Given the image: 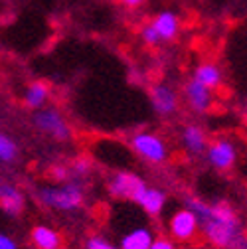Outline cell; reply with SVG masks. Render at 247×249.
I'll return each mask as SVG.
<instances>
[{
    "mask_svg": "<svg viewBox=\"0 0 247 249\" xmlns=\"http://www.w3.org/2000/svg\"><path fill=\"white\" fill-rule=\"evenodd\" d=\"M150 103H152V109L162 117L174 115L178 111V105H180L178 91H174L166 83H157L150 89Z\"/></svg>",
    "mask_w": 247,
    "mask_h": 249,
    "instance_id": "obj_8",
    "label": "cell"
},
{
    "mask_svg": "<svg viewBox=\"0 0 247 249\" xmlns=\"http://www.w3.org/2000/svg\"><path fill=\"white\" fill-rule=\"evenodd\" d=\"M30 241L36 249H61V243H64L59 231L46 224H38L30 230Z\"/></svg>",
    "mask_w": 247,
    "mask_h": 249,
    "instance_id": "obj_13",
    "label": "cell"
},
{
    "mask_svg": "<svg viewBox=\"0 0 247 249\" xmlns=\"http://www.w3.org/2000/svg\"><path fill=\"white\" fill-rule=\"evenodd\" d=\"M148 249H178V247L170 237H154L150 241Z\"/></svg>",
    "mask_w": 247,
    "mask_h": 249,
    "instance_id": "obj_21",
    "label": "cell"
},
{
    "mask_svg": "<svg viewBox=\"0 0 247 249\" xmlns=\"http://www.w3.org/2000/svg\"><path fill=\"white\" fill-rule=\"evenodd\" d=\"M32 124L36 127L38 133H42L44 137H50L55 142H68L73 135L71 124L68 123V119L61 115L57 109H38L34 113Z\"/></svg>",
    "mask_w": 247,
    "mask_h": 249,
    "instance_id": "obj_4",
    "label": "cell"
},
{
    "mask_svg": "<svg viewBox=\"0 0 247 249\" xmlns=\"http://www.w3.org/2000/svg\"><path fill=\"white\" fill-rule=\"evenodd\" d=\"M50 97V85L46 81H32L24 91V105L28 109H42Z\"/></svg>",
    "mask_w": 247,
    "mask_h": 249,
    "instance_id": "obj_15",
    "label": "cell"
},
{
    "mask_svg": "<svg viewBox=\"0 0 247 249\" xmlns=\"http://www.w3.org/2000/svg\"><path fill=\"white\" fill-rule=\"evenodd\" d=\"M184 208L198 217L200 233L215 249H247L241 217L228 202L210 204L200 198H188Z\"/></svg>",
    "mask_w": 247,
    "mask_h": 249,
    "instance_id": "obj_1",
    "label": "cell"
},
{
    "mask_svg": "<svg viewBox=\"0 0 247 249\" xmlns=\"http://www.w3.org/2000/svg\"><path fill=\"white\" fill-rule=\"evenodd\" d=\"M184 99H186L188 107L196 113H208L213 105V93L212 89L204 87L196 79H190L184 85Z\"/></svg>",
    "mask_w": 247,
    "mask_h": 249,
    "instance_id": "obj_10",
    "label": "cell"
},
{
    "mask_svg": "<svg viewBox=\"0 0 247 249\" xmlns=\"http://www.w3.org/2000/svg\"><path fill=\"white\" fill-rule=\"evenodd\" d=\"M131 148L139 159L150 164H162L170 159V148L166 141L150 131H139L131 137Z\"/></svg>",
    "mask_w": 247,
    "mask_h": 249,
    "instance_id": "obj_3",
    "label": "cell"
},
{
    "mask_svg": "<svg viewBox=\"0 0 247 249\" xmlns=\"http://www.w3.org/2000/svg\"><path fill=\"white\" fill-rule=\"evenodd\" d=\"M150 26L154 28V32H157L159 40H172V38H176V34H178V18H176L172 12H162V14H159L157 18L152 20Z\"/></svg>",
    "mask_w": 247,
    "mask_h": 249,
    "instance_id": "obj_17",
    "label": "cell"
},
{
    "mask_svg": "<svg viewBox=\"0 0 247 249\" xmlns=\"http://www.w3.org/2000/svg\"><path fill=\"white\" fill-rule=\"evenodd\" d=\"M154 239L152 230L146 226H137L129 230L119 241V249H148L150 241Z\"/></svg>",
    "mask_w": 247,
    "mask_h": 249,
    "instance_id": "obj_14",
    "label": "cell"
},
{
    "mask_svg": "<svg viewBox=\"0 0 247 249\" xmlns=\"http://www.w3.org/2000/svg\"><path fill=\"white\" fill-rule=\"evenodd\" d=\"M142 40H144V44H148V46H157V44L160 42L159 36H157V32H154V28H152L150 24L142 28Z\"/></svg>",
    "mask_w": 247,
    "mask_h": 249,
    "instance_id": "obj_23",
    "label": "cell"
},
{
    "mask_svg": "<svg viewBox=\"0 0 247 249\" xmlns=\"http://www.w3.org/2000/svg\"><path fill=\"white\" fill-rule=\"evenodd\" d=\"M70 176H71V172H70V168H66V166H53V168H52V178H53L57 184L70 180Z\"/></svg>",
    "mask_w": 247,
    "mask_h": 249,
    "instance_id": "obj_22",
    "label": "cell"
},
{
    "mask_svg": "<svg viewBox=\"0 0 247 249\" xmlns=\"http://www.w3.org/2000/svg\"><path fill=\"white\" fill-rule=\"evenodd\" d=\"M20 157V144L4 131H0V164H12Z\"/></svg>",
    "mask_w": 247,
    "mask_h": 249,
    "instance_id": "obj_18",
    "label": "cell"
},
{
    "mask_svg": "<svg viewBox=\"0 0 247 249\" xmlns=\"http://www.w3.org/2000/svg\"><path fill=\"white\" fill-rule=\"evenodd\" d=\"M85 249H119V245L111 243L103 235H89L85 239Z\"/></svg>",
    "mask_w": 247,
    "mask_h": 249,
    "instance_id": "obj_19",
    "label": "cell"
},
{
    "mask_svg": "<svg viewBox=\"0 0 247 249\" xmlns=\"http://www.w3.org/2000/svg\"><path fill=\"white\" fill-rule=\"evenodd\" d=\"M180 141H182V146L188 154L192 157H200L204 154L206 146H208V139H206V133L202 127L198 124H186L182 129V135H180Z\"/></svg>",
    "mask_w": 247,
    "mask_h": 249,
    "instance_id": "obj_12",
    "label": "cell"
},
{
    "mask_svg": "<svg viewBox=\"0 0 247 249\" xmlns=\"http://www.w3.org/2000/svg\"><path fill=\"white\" fill-rule=\"evenodd\" d=\"M204 154H206L208 164L220 172H229L237 164V159H239V150L235 142L228 137H218L212 142H208Z\"/></svg>",
    "mask_w": 247,
    "mask_h": 249,
    "instance_id": "obj_5",
    "label": "cell"
},
{
    "mask_svg": "<svg viewBox=\"0 0 247 249\" xmlns=\"http://www.w3.org/2000/svg\"><path fill=\"white\" fill-rule=\"evenodd\" d=\"M184 249H192V247H184Z\"/></svg>",
    "mask_w": 247,
    "mask_h": 249,
    "instance_id": "obj_26",
    "label": "cell"
},
{
    "mask_svg": "<svg viewBox=\"0 0 247 249\" xmlns=\"http://www.w3.org/2000/svg\"><path fill=\"white\" fill-rule=\"evenodd\" d=\"M26 208V196L22 188L12 182H0V212L10 217H18Z\"/></svg>",
    "mask_w": 247,
    "mask_h": 249,
    "instance_id": "obj_9",
    "label": "cell"
},
{
    "mask_svg": "<svg viewBox=\"0 0 247 249\" xmlns=\"http://www.w3.org/2000/svg\"><path fill=\"white\" fill-rule=\"evenodd\" d=\"M198 83H202L204 87L208 89H215L222 85V79H224V73L222 70L215 66V64H210V61H206V64H200L194 71V77Z\"/></svg>",
    "mask_w": 247,
    "mask_h": 249,
    "instance_id": "obj_16",
    "label": "cell"
},
{
    "mask_svg": "<svg viewBox=\"0 0 247 249\" xmlns=\"http://www.w3.org/2000/svg\"><path fill=\"white\" fill-rule=\"evenodd\" d=\"M38 202L55 212H75L85 202V188L79 180H66L59 186H42L38 188Z\"/></svg>",
    "mask_w": 247,
    "mask_h": 249,
    "instance_id": "obj_2",
    "label": "cell"
},
{
    "mask_svg": "<svg viewBox=\"0 0 247 249\" xmlns=\"http://www.w3.org/2000/svg\"><path fill=\"white\" fill-rule=\"evenodd\" d=\"M168 233H170L172 241H180V243L194 241L198 237V233H200L198 217L188 208L176 210L168 217Z\"/></svg>",
    "mask_w": 247,
    "mask_h": 249,
    "instance_id": "obj_7",
    "label": "cell"
},
{
    "mask_svg": "<svg viewBox=\"0 0 247 249\" xmlns=\"http://www.w3.org/2000/svg\"><path fill=\"white\" fill-rule=\"evenodd\" d=\"M166 202H168L166 192L160 190V188H154V186H148V184H146V188L142 190L141 198L137 200V204L142 208V212L146 215H150V217L160 215L164 206H166Z\"/></svg>",
    "mask_w": 247,
    "mask_h": 249,
    "instance_id": "obj_11",
    "label": "cell"
},
{
    "mask_svg": "<svg viewBox=\"0 0 247 249\" xmlns=\"http://www.w3.org/2000/svg\"><path fill=\"white\" fill-rule=\"evenodd\" d=\"M0 249H18V243L14 237H10L8 233L0 231Z\"/></svg>",
    "mask_w": 247,
    "mask_h": 249,
    "instance_id": "obj_24",
    "label": "cell"
},
{
    "mask_svg": "<svg viewBox=\"0 0 247 249\" xmlns=\"http://www.w3.org/2000/svg\"><path fill=\"white\" fill-rule=\"evenodd\" d=\"M123 2H125L127 6H131V8H135V6L142 4V2H144V0H123Z\"/></svg>",
    "mask_w": 247,
    "mask_h": 249,
    "instance_id": "obj_25",
    "label": "cell"
},
{
    "mask_svg": "<svg viewBox=\"0 0 247 249\" xmlns=\"http://www.w3.org/2000/svg\"><path fill=\"white\" fill-rule=\"evenodd\" d=\"M144 188H146V182L131 170L115 172L109 178V184H107V190L115 200H129V202H135V204L141 198Z\"/></svg>",
    "mask_w": 247,
    "mask_h": 249,
    "instance_id": "obj_6",
    "label": "cell"
},
{
    "mask_svg": "<svg viewBox=\"0 0 247 249\" xmlns=\"http://www.w3.org/2000/svg\"><path fill=\"white\" fill-rule=\"evenodd\" d=\"M70 172L75 174L77 178H85V176H89V172H91V162H89L87 159H79V160L73 162V168H71Z\"/></svg>",
    "mask_w": 247,
    "mask_h": 249,
    "instance_id": "obj_20",
    "label": "cell"
}]
</instances>
